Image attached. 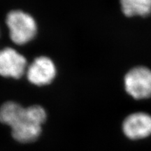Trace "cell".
<instances>
[{"label":"cell","instance_id":"obj_1","mask_svg":"<svg viewBox=\"0 0 151 151\" xmlns=\"http://www.w3.org/2000/svg\"><path fill=\"white\" fill-rule=\"evenodd\" d=\"M47 114L40 106L24 108L14 101H7L0 106V122L9 126L15 140L29 143L37 140L42 131Z\"/></svg>","mask_w":151,"mask_h":151},{"label":"cell","instance_id":"obj_2","mask_svg":"<svg viewBox=\"0 0 151 151\" xmlns=\"http://www.w3.org/2000/svg\"><path fill=\"white\" fill-rule=\"evenodd\" d=\"M6 23L11 41L23 45L32 41L37 33V25L33 17L22 11H12L7 14Z\"/></svg>","mask_w":151,"mask_h":151},{"label":"cell","instance_id":"obj_3","mask_svg":"<svg viewBox=\"0 0 151 151\" xmlns=\"http://www.w3.org/2000/svg\"><path fill=\"white\" fill-rule=\"evenodd\" d=\"M125 91L135 99L151 97V69L144 66L132 68L124 76Z\"/></svg>","mask_w":151,"mask_h":151},{"label":"cell","instance_id":"obj_4","mask_svg":"<svg viewBox=\"0 0 151 151\" xmlns=\"http://www.w3.org/2000/svg\"><path fill=\"white\" fill-rule=\"evenodd\" d=\"M122 129L128 139H145L151 135V116L145 112L132 113L124 120Z\"/></svg>","mask_w":151,"mask_h":151},{"label":"cell","instance_id":"obj_5","mask_svg":"<svg viewBox=\"0 0 151 151\" xmlns=\"http://www.w3.org/2000/svg\"><path fill=\"white\" fill-rule=\"evenodd\" d=\"M27 60L14 49L6 48L0 50V75L20 78L27 68Z\"/></svg>","mask_w":151,"mask_h":151},{"label":"cell","instance_id":"obj_6","mask_svg":"<svg viewBox=\"0 0 151 151\" xmlns=\"http://www.w3.org/2000/svg\"><path fill=\"white\" fill-rule=\"evenodd\" d=\"M55 76V65L50 58L45 56L36 58L27 70L28 81L38 86L50 84Z\"/></svg>","mask_w":151,"mask_h":151},{"label":"cell","instance_id":"obj_7","mask_svg":"<svg viewBox=\"0 0 151 151\" xmlns=\"http://www.w3.org/2000/svg\"><path fill=\"white\" fill-rule=\"evenodd\" d=\"M123 14L127 17H148L151 14V0H120Z\"/></svg>","mask_w":151,"mask_h":151}]
</instances>
